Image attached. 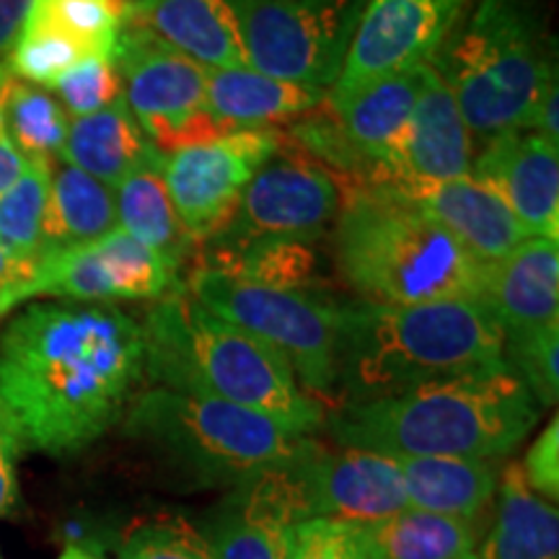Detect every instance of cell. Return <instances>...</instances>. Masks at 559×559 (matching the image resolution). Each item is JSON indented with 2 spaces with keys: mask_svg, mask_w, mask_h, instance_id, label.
Listing matches in <instances>:
<instances>
[{
  "mask_svg": "<svg viewBox=\"0 0 559 559\" xmlns=\"http://www.w3.org/2000/svg\"><path fill=\"white\" fill-rule=\"evenodd\" d=\"M143 379V326L111 304H32L0 334V404L47 456L107 436Z\"/></svg>",
  "mask_w": 559,
  "mask_h": 559,
  "instance_id": "cell-1",
  "label": "cell"
},
{
  "mask_svg": "<svg viewBox=\"0 0 559 559\" xmlns=\"http://www.w3.org/2000/svg\"><path fill=\"white\" fill-rule=\"evenodd\" d=\"M542 407L508 366L432 381L404 394L334 407L324 430L337 445L386 456L506 459Z\"/></svg>",
  "mask_w": 559,
  "mask_h": 559,
  "instance_id": "cell-2",
  "label": "cell"
},
{
  "mask_svg": "<svg viewBox=\"0 0 559 559\" xmlns=\"http://www.w3.org/2000/svg\"><path fill=\"white\" fill-rule=\"evenodd\" d=\"M140 326L153 386L260 412L298 436L324 428V404L300 389L283 355L207 311L185 283L158 298Z\"/></svg>",
  "mask_w": 559,
  "mask_h": 559,
  "instance_id": "cell-3",
  "label": "cell"
},
{
  "mask_svg": "<svg viewBox=\"0 0 559 559\" xmlns=\"http://www.w3.org/2000/svg\"><path fill=\"white\" fill-rule=\"evenodd\" d=\"M498 366H506L502 330L479 300L417 306L342 300L334 407Z\"/></svg>",
  "mask_w": 559,
  "mask_h": 559,
  "instance_id": "cell-4",
  "label": "cell"
},
{
  "mask_svg": "<svg viewBox=\"0 0 559 559\" xmlns=\"http://www.w3.org/2000/svg\"><path fill=\"white\" fill-rule=\"evenodd\" d=\"M330 236L334 272L358 300L381 306L479 300L487 264L389 187L368 185L342 194Z\"/></svg>",
  "mask_w": 559,
  "mask_h": 559,
  "instance_id": "cell-5",
  "label": "cell"
},
{
  "mask_svg": "<svg viewBox=\"0 0 559 559\" xmlns=\"http://www.w3.org/2000/svg\"><path fill=\"white\" fill-rule=\"evenodd\" d=\"M430 66L456 99L474 143L528 128L557 75V41L539 0H477Z\"/></svg>",
  "mask_w": 559,
  "mask_h": 559,
  "instance_id": "cell-6",
  "label": "cell"
},
{
  "mask_svg": "<svg viewBox=\"0 0 559 559\" xmlns=\"http://www.w3.org/2000/svg\"><path fill=\"white\" fill-rule=\"evenodd\" d=\"M124 432L207 487H234L251 474L285 464L311 438L260 412L158 386L132 400Z\"/></svg>",
  "mask_w": 559,
  "mask_h": 559,
  "instance_id": "cell-7",
  "label": "cell"
},
{
  "mask_svg": "<svg viewBox=\"0 0 559 559\" xmlns=\"http://www.w3.org/2000/svg\"><path fill=\"white\" fill-rule=\"evenodd\" d=\"M185 285L207 311L267 342L288 362L300 389L334 409L340 298L330 293L262 288L207 270H192Z\"/></svg>",
  "mask_w": 559,
  "mask_h": 559,
  "instance_id": "cell-8",
  "label": "cell"
},
{
  "mask_svg": "<svg viewBox=\"0 0 559 559\" xmlns=\"http://www.w3.org/2000/svg\"><path fill=\"white\" fill-rule=\"evenodd\" d=\"M362 11L366 0H239L247 66L330 91L345 68Z\"/></svg>",
  "mask_w": 559,
  "mask_h": 559,
  "instance_id": "cell-9",
  "label": "cell"
},
{
  "mask_svg": "<svg viewBox=\"0 0 559 559\" xmlns=\"http://www.w3.org/2000/svg\"><path fill=\"white\" fill-rule=\"evenodd\" d=\"M115 66L122 99L148 143L164 156L236 132L205 109L207 68L130 21L122 24Z\"/></svg>",
  "mask_w": 559,
  "mask_h": 559,
  "instance_id": "cell-10",
  "label": "cell"
},
{
  "mask_svg": "<svg viewBox=\"0 0 559 559\" xmlns=\"http://www.w3.org/2000/svg\"><path fill=\"white\" fill-rule=\"evenodd\" d=\"M342 207V185L300 153L285 135L277 153L264 160L230 218L200 247L234 249L260 241H321Z\"/></svg>",
  "mask_w": 559,
  "mask_h": 559,
  "instance_id": "cell-11",
  "label": "cell"
},
{
  "mask_svg": "<svg viewBox=\"0 0 559 559\" xmlns=\"http://www.w3.org/2000/svg\"><path fill=\"white\" fill-rule=\"evenodd\" d=\"M181 283L164 257L115 228L86 247L45 254L29 283L11 300V309L34 298L73 304H115V300H158Z\"/></svg>",
  "mask_w": 559,
  "mask_h": 559,
  "instance_id": "cell-12",
  "label": "cell"
},
{
  "mask_svg": "<svg viewBox=\"0 0 559 559\" xmlns=\"http://www.w3.org/2000/svg\"><path fill=\"white\" fill-rule=\"evenodd\" d=\"M283 143L280 128H247L166 156V190L194 247L223 228L249 179Z\"/></svg>",
  "mask_w": 559,
  "mask_h": 559,
  "instance_id": "cell-13",
  "label": "cell"
},
{
  "mask_svg": "<svg viewBox=\"0 0 559 559\" xmlns=\"http://www.w3.org/2000/svg\"><path fill=\"white\" fill-rule=\"evenodd\" d=\"M477 0H366L340 79L326 91L345 96L362 83L436 58Z\"/></svg>",
  "mask_w": 559,
  "mask_h": 559,
  "instance_id": "cell-14",
  "label": "cell"
},
{
  "mask_svg": "<svg viewBox=\"0 0 559 559\" xmlns=\"http://www.w3.org/2000/svg\"><path fill=\"white\" fill-rule=\"evenodd\" d=\"M306 519L376 523L407 510V492L394 456L366 449H326L309 438L296 461Z\"/></svg>",
  "mask_w": 559,
  "mask_h": 559,
  "instance_id": "cell-15",
  "label": "cell"
},
{
  "mask_svg": "<svg viewBox=\"0 0 559 559\" xmlns=\"http://www.w3.org/2000/svg\"><path fill=\"white\" fill-rule=\"evenodd\" d=\"M298 456L251 474L210 510L200 534L213 559L285 557V531L306 519L296 474Z\"/></svg>",
  "mask_w": 559,
  "mask_h": 559,
  "instance_id": "cell-16",
  "label": "cell"
},
{
  "mask_svg": "<svg viewBox=\"0 0 559 559\" xmlns=\"http://www.w3.org/2000/svg\"><path fill=\"white\" fill-rule=\"evenodd\" d=\"M472 177L500 194L528 236L559 239V145L519 128L487 140Z\"/></svg>",
  "mask_w": 559,
  "mask_h": 559,
  "instance_id": "cell-17",
  "label": "cell"
},
{
  "mask_svg": "<svg viewBox=\"0 0 559 559\" xmlns=\"http://www.w3.org/2000/svg\"><path fill=\"white\" fill-rule=\"evenodd\" d=\"M474 164V138L451 88L425 68L415 109L396 143L386 177L379 185H425L469 177Z\"/></svg>",
  "mask_w": 559,
  "mask_h": 559,
  "instance_id": "cell-18",
  "label": "cell"
},
{
  "mask_svg": "<svg viewBox=\"0 0 559 559\" xmlns=\"http://www.w3.org/2000/svg\"><path fill=\"white\" fill-rule=\"evenodd\" d=\"M381 187H389L423 213H428L481 264L506 260L523 241L531 239L528 230L510 213L500 194L474 179L472 174L451 181Z\"/></svg>",
  "mask_w": 559,
  "mask_h": 559,
  "instance_id": "cell-19",
  "label": "cell"
},
{
  "mask_svg": "<svg viewBox=\"0 0 559 559\" xmlns=\"http://www.w3.org/2000/svg\"><path fill=\"white\" fill-rule=\"evenodd\" d=\"M425 66H415L381 79L362 83L345 96L326 94L334 122L347 140L349 151L360 160L366 174V187L379 185L386 177L396 143H400L407 120L415 109L419 86L425 79Z\"/></svg>",
  "mask_w": 559,
  "mask_h": 559,
  "instance_id": "cell-20",
  "label": "cell"
},
{
  "mask_svg": "<svg viewBox=\"0 0 559 559\" xmlns=\"http://www.w3.org/2000/svg\"><path fill=\"white\" fill-rule=\"evenodd\" d=\"M124 21L207 70L247 66L239 0H124Z\"/></svg>",
  "mask_w": 559,
  "mask_h": 559,
  "instance_id": "cell-21",
  "label": "cell"
},
{
  "mask_svg": "<svg viewBox=\"0 0 559 559\" xmlns=\"http://www.w3.org/2000/svg\"><path fill=\"white\" fill-rule=\"evenodd\" d=\"M479 304L502 334L559 324V239L531 236L506 260L487 264Z\"/></svg>",
  "mask_w": 559,
  "mask_h": 559,
  "instance_id": "cell-22",
  "label": "cell"
},
{
  "mask_svg": "<svg viewBox=\"0 0 559 559\" xmlns=\"http://www.w3.org/2000/svg\"><path fill=\"white\" fill-rule=\"evenodd\" d=\"M396 464L412 510L464 521L485 519L502 474V459L400 456Z\"/></svg>",
  "mask_w": 559,
  "mask_h": 559,
  "instance_id": "cell-23",
  "label": "cell"
},
{
  "mask_svg": "<svg viewBox=\"0 0 559 559\" xmlns=\"http://www.w3.org/2000/svg\"><path fill=\"white\" fill-rule=\"evenodd\" d=\"M326 91L272 79L260 70L221 68L207 70L205 109L236 130L280 128L324 102Z\"/></svg>",
  "mask_w": 559,
  "mask_h": 559,
  "instance_id": "cell-24",
  "label": "cell"
},
{
  "mask_svg": "<svg viewBox=\"0 0 559 559\" xmlns=\"http://www.w3.org/2000/svg\"><path fill=\"white\" fill-rule=\"evenodd\" d=\"M164 153L151 145L111 194H115L117 228L156 251L179 272L198 247L181 228L177 210L171 205L164 179Z\"/></svg>",
  "mask_w": 559,
  "mask_h": 559,
  "instance_id": "cell-25",
  "label": "cell"
},
{
  "mask_svg": "<svg viewBox=\"0 0 559 559\" xmlns=\"http://www.w3.org/2000/svg\"><path fill=\"white\" fill-rule=\"evenodd\" d=\"M477 559H559V513L523 479L519 461L502 466L495 521L479 542Z\"/></svg>",
  "mask_w": 559,
  "mask_h": 559,
  "instance_id": "cell-26",
  "label": "cell"
},
{
  "mask_svg": "<svg viewBox=\"0 0 559 559\" xmlns=\"http://www.w3.org/2000/svg\"><path fill=\"white\" fill-rule=\"evenodd\" d=\"M194 270L277 290L326 293L330 283V262L321 251V241H260L234 249L200 247Z\"/></svg>",
  "mask_w": 559,
  "mask_h": 559,
  "instance_id": "cell-27",
  "label": "cell"
},
{
  "mask_svg": "<svg viewBox=\"0 0 559 559\" xmlns=\"http://www.w3.org/2000/svg\"><path fill=\"white\" fill-rule=\"evenodd\" d=\"M115 228V194L109 187L66 160H52L39 257L86 247Z\"/></svg>",
  "mask_w": 559,
  "mask_h": 559,
  "instance_id": "cell-28",
  "label": "cell"
},
{
  "mask_svg": "<svg viewBox=\"0 0 559 559\" xmlns=\"http://www.w3.org/2000/svg\"><path fill=\"white\" fill-rule=\"evenodd\" d=\"M148 148V138L132 117L128 102L120 96L102 111L70 120L60 160L115 190Z\"/></svg>",
  "mask_w": 559,
  "mask_h": 559,
  "instance_id": "cell-29",
  "label": "cell"
},
{
  "mask_svg": "<svg viewBox=\"0 0 559 559\" xmlns=\"http://www.w3.org/2000/svg\"><path fill=\"white\" fill-rule=\"evenodd\" d=\"M487 523L451 515L402 510L360 526L370 559H464L477 551Z\"/></svg>",
  "mask_w": 559,
  "mask_h": 559,
  "instance_id": "cell-30",
  "label": "cell"
},
{
  "mask_svg": "<svg viewBox=\"0 0 559 559\" xmlns=\"http://www.w3.org/2000/svg\"><path fill=\"white\" fill-rule=\"evenodd\" d=\"M124 0H32L24 29L79 50L83 58H115Z\"/></svg>",
  "mask_w": 559,
  "mask_h": 559,
  "instance_id": "cell-31",
  "label": "cell"
},
{
  "mask_svg": "<svg viewBox=\"0 0 559 559\" xmlns=\"http://www.w3.org/2000/svg\"><path fill=\"white\" fill-rule=\"evenodd\" d=\"M0 122L5 135L26 160L52 164L60 158L68 138V115L50 91L5 75L0 91Z\"/></svg>",
  "mask_w": 559,
  "mask_h": 559,
  "instance_id": "cell-32",
  "label": "cell"
},
{
  "mask_svg": "<svg viewBox=\"0 0 559 559\" xmlns=\"http://www.w3.org/2000/svg\"><path fill=\"white\" fill-rule=\"evenodd\" d=\"M50 166L29 160L16 185L0 194V247L19 260H39Z\"/></svg>",
  "mask_w": 559,
  "mask_h": 559,
  "instance_id": "cell-33",
  "label": "cell"
},
{
  "mask_svg": "<svg viewBox=\"0 0 559 559\" xmlns=\"http://www.w3.org/2000/svg\"><path fill=\"white\" fill-rule=\"evenodd\" d=\"M502 362L542 409L555 407L559 396V324L502 334Z\"/></svg>",
  "mask_w": 559,
  "mask_h": 559,
  "instance_id": "cell-34",
  "label": "cell"
},
{
  "mask_svg": "<svg viewBox=\"0 0 559 559\" xmlns=\"http://www.w3.org/2000/svg\"><path fill=\"white\" fill-rule=\"evenodd\" d=\"M283 559H370V555L358 523L313 515L285 531Z\"/></svg>",
  "mask_w": 559,
  "mask_h": 559,
  "instance_id": "cell-35",
  "label": "cell"
},
{
  "mask_svg": "<svg viewBox=\"0 0 559 559\" xmlns=\"http://www.w3.org/2000/svg\"><path fill=\"white\" fill-rule=\"evenodd\" d=\"M58 91L60 107L66 115L86 117L102 111L122 96L120 73H117L115 58H88L60 75L52 86Z\"/></svg>",
  "mask_w": 559,
  "mask_h": 559,
  "instance_id": "cell-36",
  "label": "cell"
},
{
  "mask_svg": "<svg viewBox=\"0 0 559 559\" xmlns=\"http://www.w3.org/2000/svg\"><path fill=\"white\" fill-rule=\"evenodd\" d=\"M120 559H213L200 528L185 521H153L132 531Z\"/></svg>",
  "mask_w": 559,
  "mask_h": 559,
  "instance_id": "cell-37",
  "label": "cell"
},
{
  "mask_svg": "<svg viewBox=\"0 0 559 559\" xmlns=\"http://www.w3.org/2000/svg\"><path fill=\"white\" fill-rule=\"evenodd\" d=\"M523 479L539 498L547 502L559 500V419L557 415L539 432V438L528 445L526 456L519 461Z\"/></svg>",
  "mask_w": 559,
  "mask_h": 559,
  "instance_id": "cell-38",
  "label": "cell"
},
{
  "mask_svg": "<svg viewBox=\"0 0 559 559\" xmlns=\"http://www.w3.org/2000/svg\"><path fill=\"white\" fill-rule=\"evenodd\" d=\"M24 451L16 430H0V519L13 508L19 498L16 459Z\"/></svg>",
  "mask_w": 559,
  "mask_h": 559,
  "instance_id": "cell-39",
  "label": "cell"
},
{
  "mask_svg": "<svg viewBox=\"0 0 559 559\" xmlns=\"http://www.w3.org/2000/svg\"><path fill=\"white\" fill-rule=\"evenodd\" d=\"M34 270H37V260H19L0 247V317L11 311L13 296L29 283Z\"/></svg>",
  "mask_w": 559,
  "mask_h": 559,
  "instance_id": "cell-40",
  "label": "cell"
},
{
  "mask_svg": "<svg viewBox=\"0 0 559 559\" xmlns=\"http://www.w3.org/2000/svg\"><path fill=\"white\" fill-rule=\"evenodd\" d=\"M29 5L32 0H0V58L11 55L21 29H24Z\"/></svg>",
  "mask_w": 559,
  "mask_h": 559,
  "instance_id": "cell-41",
  "label": "cell"
},
{
  "mask_svg": "<svg viewBox=\"0 0 559 559\" xmlns=\"http://www.w3.org/2000/svg\"><path fill=\"white\" fill-rule=\"evenodd\" d=\"M26 164H29V160L16 151V145H13L11 138L5 135L3 122H0V194L16 185V179L24 174Z\"/></svg>",
  "mask_w": 559,
  "mask_h": 559,
  "instance_id": "cell-42",
  "label": "cell"
},
{
  "mask_svg": "<svg viewBox=\"0 0 559 559\" xmlns=\"http://www.w3.org/2000/svg\"><path fill=\"white\" fill-rule=\"evenodd\" d=\"M58 559H102V557H96L94 551H88V549H83V547H75V544H70V547L62 549V555Z\"/></svg>",
  "mask_w": 559,
  "mask_h": 559,
  "instance_id": "cell-43",
  "label": "cell"
},
{
  "mask_svg": "<svg viewBox=\"0 0 559 559\" xmlns=\"http://www.w3.org/2000/svg\"><path fill=\"white\" fill-rule=\"evenodd\" d=\"M0 430H16V425H13L9 409H5L3 404H0ZM16 432H19V430H16ZM19 438H21V436H19Z\"/></svg>",
  "mask_w": 559,
  "mask_h": 559,
  "instance_id": "cell-44",
  "label": "cell"
},
{
  "mask_svg": "<svg viewBox=\"0 0 559 559\" xmlns=\"http://www.w3.org/2000/svg\"><path fill=\"white\" fill-rule=\"evenodd\" d=\"M5 75H9V70L3 68V62H0V91H3V83H5Z\"/></svg>",
  "mask_w": 559,
  "mask_h": 559,
  "instance_id": "cell-45",
  "label": "cell"
},
{
  "mask_svg": "<svg viewBox=\"0 0 559 559\" xmlns=\"http://www.w3.org/2000/svg\"><path fill=\"white\" fill-rule=\"evenodd\" d=\"M464 559H477V555H469V557H464Z\"/></svg>",
  "mask_w": 559,
  "mask_h": 559,
  "instance_id": "cell-46",
  "label": "cell"
}]
</instances>
